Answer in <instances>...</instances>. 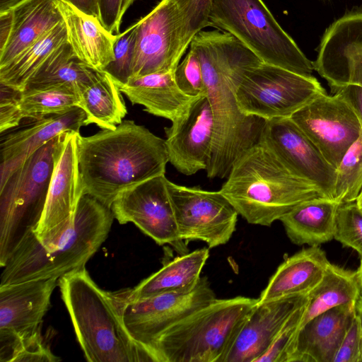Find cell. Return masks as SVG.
I'll return each instance as SVG.
<instances>
[{
    "instance_id": "277c9868",
    "label": "cell",
    "mask_w": 362,
    "mask_h": 362,
    "mask_svg": "<svg viewBox=\"0 0 362 362\" xmlns=\"http://www.w3.org/2000/svg\"><path fill=\"white\" fill-rule=\"evenodd\" d=\"M62 300L89 362H156L126 328L113 293L100 288L85 267L59 279Z\"/></svg>"
},
{
    "instance_id": "2e32d148",
    "label": "cell",
    "mask_w": 362,
    "mask_h": 362,
    "mask_svg": "<svg viewBox=\"0 0 362 362\" xmlns=\"http://www.w3.org/2000/svg\"><path fill=\"white\" fill-rule=\"evenodd\" d=\"M59 279L0 286V361L8 362L20 342L41 332Z\"/></svg>"
},
{
    "instance_id": "1f68e13d",
    "label": "cell",
    "mask_w": 362,
    "mask_h": 362,
    "mask_svg": "<svg viewBox=\"0 0 362 362\" xmlns=\"http://www.w3.org/2000/svg\"><path fill=\"white\" fill-rule=\"evenodd\" d=\"M79 107L86 113V124H94L105 129H113L122 122L127 113L119 88L105 71L98 76L79 96Z\"/></svg>"
},
{
    "instance_id": "836d02e7",
    "label": "cell",
    "mask_w": 362,
    "mask_h": 362,
    "mask_svg": "<svg viewBox=\"0 0 362 362\" xmlns=\"http://www.w3.org/2000/svg\"><path fill=\"white\" fill-rule=\"evenodd\" d=\"M362 190V129L337 168L333 199L339 204L356 202Z\"/></svg>"
},
{
    "instance_id": "7a4b0ae2",
    "label": "cell",
    "mask_w": 362,
    "mask_h": 362,
    "mask_svg": "<svg viewBox=\"0 0 362 362\" xmlns=\"http://www.w3.org/2000/svg\"><path fill=\"white\" fill-rule=\"evenodd\" d=\"M77 148L83 195L109 208L125 189L165 175L169 162L165 140L132 120L89 136L79 132Z\"/></svg>"
},
{
    "instance_id": "74e56055",
    "label": "cell",
    "mask_w": 362,
    "mask_h": 362,
    "mask_svg": "<svg viewBox=\"0 0 362 362\" xmlns=\"http://www.w3.org/2000/svg\"><path fill=\"white\" fill-rule=\"evenodd\" d=\"M174 76L179 88L187 95L192 98L206 95L201 62L193 48L189 47L184 59L174 71Z\"/></svg>"
},
{
    "instance_id": "4dcf8cb0",
    "label": "cell",
    "mask_w": 362,
    "mask_h": 362,
    "mask_svg": "<svg viewBox=\"0 0 362 362\" xmlns=\"http://www.w3.org/2000/svg\"><path fill=\"white\" fill-rule=\"evenodd\" d=\"M361 296L358 272L329 262L321 281L308 293L300 328L311 319L332 308L356 303Z\"/></svg>"
},
{
    "instance_id": "4316f807",
    "label": "cell",
    "mask_w": 362,
    "mask_h": 362,
    "mask_svg": "<svg viewBox=\"0 0 362 362\" xmlns=\"http://www.w3.org/2000/svg\"><path fill=\"white\" fill-rule=\"evenodd\" d=\"M10 11L11 30L0 47V67L62 21L56 0H24Z\"/></svg>"
},
{
    "instance_id": "f6af8a7d",
    "label": "cell",
    "mask_w": 362,
    "mask_h": 362,
    "mask_svg": "<svg viewBox=\"0 0 362 362\" xmlns=\"http://www.w3.org/2000/svg\"><path fill=\"white\" fill-rule=\"evenodd\" d=\"M24 0H0V6L5 10H10L16 7Z\"/></svg>"
},
{
    "instance_id": "9c48e42d",
    "label": "cell",
    "mask_w": 362,
    "mask_h": 362,
    "mask_svg": "<svg viewBox=\"0 0 362 362\" xmlns=\"http://www.w3.org/2000/svg\"><path fill=\"white\" fill-rule=\"evenodd\" d=\"M325 88L313 76L262 63L241 79L236 98L241 111L264 120L291 117Z\"/></svg>"
},
{
    "instance_id": "d4e9b609",
    "label": "cell",
    "mask_w": 362,
    "mask_h": 362,
    "mask_svg": "<svg viewBox=\"0 0 362 362\" xmlns=\"http://www.w3.org/2000/svg\"><path fill=\"white\" fill-rule=\"evenodd\" d=\"M329 262L320 246H310L286 258L271 276L257 305L308 294L321 281Z\"/></svg>"
},
{
    "instance_id": "d590c367",
    "label": "cell",
    "mask_w": 362,
    "mask_h": 362,
    "mask_svg": "<svg viewBox=\"0 0 362 362\" xmlns=\"http://www.w3.org/2000/svg\"><path fill=\"white\" fill-rule=\"evenodd\" d=\"M334 239L356 250L362 257V210L356 202L340 204Z\"/></svg>"
},
{
    "instance_id": "9a60e30c",
    "label": "cell",
    "mask_w": 362,
    "mask_h": 362,
    "mask_svg": "<svg viewBox=\"0 0 362 362\" xmlns=\"http://www.w3.org/2000/svg\"><path fill=\"white\" fill-rule=\"evenodd\" d=\"M290 117L336 169L361 132L356 115L338 94H320Z\"/></svg>"
},
{
    "instance_id": "4fadbf2b",
    "label": "cell",
    "mask_w": 362,
    "mask_h": 362,
    "mask_svg": "<svg viewBox=\"0 0 362 362\" xmlns=\"http://www.w3.org/2000/svg\"><path fill=\"white\" fill-rule=\"evenodd\" d=\"M178 234L185 244L201 240L212 248L226 244L235 230L238 213L219 191L189 187L168 180Z\"/></svg>"
},
{
    "instance_id": "e575fe53",
    "label": "cell",
    "mask_w": 362,
    "mask_h": 362,
    "mask_svg": "<svg viewBox=\"0 0 362 362\" xmlns=\"http://www.w3.org/2000/svg\"><path fill=\"white\" fill-rule=\"evenodd\" d=\"M306 303L289 317L268 350L257 362H291Z\"/></svg>"
},
{
    "instance_id": "7bdbcfd3",
    "label": "cell",
    "mask_w": 362,
    "mask_h": 362,
    "mask_svg": "<svg viewBox=\"0 0 362 362\" xmlns=\"http://www.w3.org/2000/svg\"><path fill=\"white\" fill-rule=\"evenodd\" d=\"M330 89L332 94L339 95L350 105L356 115L362 129V87L348 84Z\"/></svg>"
},
{
    "instance_id": "f35d334b",
    "label": "cell",
    "mask_w": 362,
    "mask_h": 362,
    "mask_svg": "<svg viewBox=\"0 0 362 362\" xmlns=\"http://www.w3.org/2000/svg\"><path fill=\"white\" fill-rule=\"evenodd\" d=\"M178 7L186 27L187 37H193L209 25V13L213 0H173Z\"/></svg>"
},
{
    "instance_id": "ac0fdd59",
    "label": "cell",
    "mask_w": 362,
    "mask_h": 362,
    "mask_svg": "<svg viewBox=\"0 0 362 362\" xmlns=\"http://www.w3.org/2000/svg\"><path fill=\"white\" fill-rule=\"evenodd\" d=\"M313 63L330 88L362 87V11L344 15L326 30Z\"/></svg>"
},
{
    "instance_id": "bcb514c9",
    "label": "cell",
    "mask_w": 362,
    "mask_h": 362,
    "mask_svg": "<svg viewBox=\"0 0 362 362\" xmlns=\"http://www.w3.org/2000/svg\"><path fill=\"white\" fill-rule=\"evenodd\" d=\"M135 0H123L122 16H124L127 9L132 5Z\"/></svg>"
},
{
    "instance_id": "44dd1931",
    "label": "cell",
    "mask_w": 362,
    "mask_h": 362,
    "mask_svg": "<svg viewBox=\"0 0 362 362\" xmlns=\"http://www.w3.org/2000/svg\"><path fill=\"white\" fill-rule=\"evenodd\" d=\"M86 115L79 107L49 115L6 134L1 141V177L6 175L38 148L67 132H79Z\"/></svg>"
},
{
    "instance_id": "8992f818",
    "label": "cell",
    "mask_w": 362,
    "mask_h": 362,
    "mask_svg": "<svg viewBox=\"0 0 362 362\" xmlns=\"http://www.w3.org/2000/svg\"><path fill=\"white\" fill-rule=\"evenodd\" d=\"M257 298L214 299L163 332L151 349L157 362H223Z\"/></svg>"
},
{
    "instance_id": "f1b7e54d",
    "label": "cell",
    "mask_w": 362,
    "mask_h": 362,
    "mask_svg": "<svg viewBox=\"0 0 362 362\" xmlns=\"http://www.w3.org/2000/svg\"><path fill=\"white\" fill-rule=\"evenodd\" d=\"M340 204L325 197L309 199L294 206L279 221L293 244L319 246L334 239Z\"/></svg>"
},
{
    "instance_id": "f546056e",
    "label": "cell",
    "mask_w": 362,
    "mask_h": 362,
    "mask_svg": "<svg viewBox=\"0 0 362 362\" xmlns=\"http://www.w3.org/2000/svg\"><path fill=\"white\" fill-rule=\"evenodd\" d=\"M66 43L63 21L6 65L0 67V84L23 91L54 52Z\"/></svg>"
},
{
    "instance_id": "d6a6232c",
    "label": "cell",
    "mask_w": 362,
    "mask_h": 362,
    "mask_svg": "<svg viewBox=\"0 0 362 362\" xmlns=\"http://www.w3.org/2000/svg\"><path fill=\"white\" fill-rule=\"evenodd\" d=\"M98 74V71L74 55L66 42L54 52L25 89L63 86L80 96L94 82Z\"/></svg>"
},
{
    "instance_id": "83f0119b",
    "label": "cell",
    "mask_w": 362,
    "mask_h": 362,
    "mask_svg": "<svg viewBox=\"0 0 362 362\" xmlns=\"http://www.w3.org/2000/svg\"><path fill=\"white\" fill-rule=\"evenodd\" d=\"M209 256L206 247L182 254L168 262L134 288L117 292L124 299L132 300L161 293L191 291L200 281Z\"/></svg>"
},
{
    "instance_id": "8d00e7d4",
    "label": "cell",
    "mask_w": 362,
    "mask_h": 362,
    "mask_svg": "<svg viewBox=\"0 0 362 362\" xmlns=\"http://www.w3.org/2000/svg\"><path fill=\"white\" fill-rule=\"evenodd\" d=\"M136 23L117 34L114 44V60L103 71L108 73L118 85L131 77L132 63L136 33Z\"/></svg>"
},
{
    "instance_id": "b9f144b4",
    "label": "cell",
    "mask_w": 362,
    "mask_h": 362,
    "mask_svg": "<svg viewBox=\"0 0 362 362\" xmlns=\"http://www.w3.org/2000/svg\"><path fill=\"white\" fill-rule=\"evenodd\" d=\"M123 0H100L99 19L111 33H119Z\"/></svg>"
},
{
    "instance_id": "ab89813d",
    "label": "cell",
    "mask_w": 362,
    "mask_h": 362,
    "mask_svg": "<svg viewBox=\"0 0 362 362\" xmlns=\"http://www.w3.org/2000/svg\"><path fill=\"white\" fill-rule=\"evenodd\" d=\"M61 361L54 355L43 339L41 332L20 342L9 362H57Z\"/></svg>"
},
{
    "instance_id": "681fc988",
    "label": "cell",
    "mask_w": 362,
    "mask_h": 362,
    "mask_svg": "<svg viewBox=\"0 0 362 362\" xmlns=\"http://www.w3.org/2000/svg\"><path fill=\"white\" fill-rule=\"evenodd\" d=\"M356 202L358 204V206H359V208L362 210V190H361L359 196L358 197Z\"/></svg>"
},
{
    "instance_id": "8fae6325",
    "label": "cell",
    "mask_w": 362,
    "mask_h": 362,
    "mask_svg": "<svg viewBox=\"0 0 362 362\" xmlns=\"http://www.w3.org/2000/svg\"><path fill=\"white\" fill-rule=\"evenodd\" d=\"M78 133L62 134L56 146L45 209L34 231L47 251H50L72 226L78 203L83 195L78 160Z\"/></svg>"
},
{
    "instance_id": "ba28073f",
    "label": "cell",
    "mask_w": 362,
    "mask_h": 362,
    "mask_svg": "<svg viewBox=\"0 0 362 362\" xmlns=\"http://www.w3.org/2000/svg\"><path fill=\"white\" fill-rule=\"evenodd\" d=\"M209 25L234 36L263 63L307 76L315 70L262 0H213Z\"/></svg>"
},
{
    "instance_id": "6da1fadb",
    "label": "cell",
    "mask_w": 362,
    "mask_h": 362,
    "mask_svg": "<svg viewBox=\"0 0 362 362\" xmlns=\"http://www.w3.org/2000/svg\"><path fill=\"white\" fill-rule=\"evenodd\" d=\"M189 47L199 56L214 121L206 175L225 178L235 161L259 141L265 120L243 113L236 91L243 76L262 62L234 36L218 29L200 30Z\"/></svg>"
},
{
    "instance_id": "cb8c5ba5",
    "label": "cell",
    "mask_w": 362,
    "mask_h": 362,
    "mask_svg": "<svg viewBox=\"0 0 362 362\" xmlns=\"http://www.w3.org/2000/svg\"><path fill=\"white\" fill-rule=\"evenodd\" d=\"M356 305L335 307L303 325L298 332L291 362H333L356 313Z\"/></svg>"
},
{
    "instance_id": "7402d4cb",
    "label": "cell",
    "mask_w": 362,
    "mask_h": 362,
    "mask_svg": "<svg viewBox=\"0 0 362 362\" xmlns=\"http://www.w3.org/2000/svg\"><path fill=\"white\" fill-rule=\"evenodd\" d=\"M64 23L66 42L74 55L98 71H103L114 60L115 34L100 19L87 13L66 0H56Z\"/></svg>"
},
{
    "instance_id": "7c38bea8",
    "label": "cell",
    "mask_w": 362,
    "mask_h": 362,
    "mask_svg": "<svg viewBox=\"0 0 362 362\" xmlns=\"http://www.w3.org/2000/svg\"><path fill=\"white\" fill-rule=\"evenodd\" d=\"M136 25L131 77L174 71L190 45L175 1L161 0Z\"/></svg>"
},
{
    "instance_id": "603a6c76",
    "label": "cell",
    "mask_w": 362,
    "mask_h": 362,
    "mask_svg": "<svg viewBox=\"0 0 362 362\" xmlns=\"http://www.w3.org/2000/svg\"><path fill=\"white\" fill-rule=\"evenodd\" d=\"M79 96L71 88L50 86L15 90L1 84L0 132L17 127L25 118L34 119L79 107Z\"/></svg>"
},
{
    "instance_id": "5bb4252c",
    "label": "cell",
    "mask_w": 362,
    "mask_h": 362,
    "mask_svg": "<svg viewBox=\"0 0 362 362\" xmlns=\"http://www.w3.org/2000/svg\"><path fill=\"white\" fill-rule=\"evenodd\" d=\"M165 175L131 186L110 207L121 224L132 223L160 245L169 244L181 255L187 252L179 237L175 214Z\"/></svg>"
},
{
    "instance_id": "30bf717a",
    "label": "cell",
    "mask_w": 362,
    "mask_h": 362,
    "mask_svg": "<svg viewBox=\"0 0 362 362\" xmlns=\"http://www.w3.org/2000/svg\"><path fill=\"white\" fill-rule=\"evenodd\" d=\"M113 295L131 336L152 353L151 346L163 332L216 298L206 276L188 291L165 293L132 300L124 299L118 292Z\"/></svg>"
},
{
    "instance_id": "e0dca14e",
    "label": "cell",
    "mask_w": 362,
    "mask_h": 362,
    "mask_svg": "<svg viewBox=\"0 0 362 362\" xmlns=\"http://www.w3.org/2000/svg\"><path fill=\"white\" fill-rule=\"evenodd\" d=\"M259 141L293 173L317 187L324 197L333 199L337 169L290 117L266 119Z\"/></svg>"
},
{
    "instance_id": "d6986e66",
    "label": "cell",
    "mask_w": 362,
    "mask_h": 362,
    "mask_svg": "<svg viewBox=\"0 0 362 362\" xmlns=\"http://www.w3.org/2000/svg\"><path fill=\"white\" fill-rule=\"evenodd\" d=\"M165 132L169 162L177 171L192 175L206 170L214 135L213 112L206 95L197 98Z\"/></svg>"
},
{
    "instance_id": "ffe728a7",
    "label": "cell",
    "mask_w": 362,
    "mask_h": 362,
    "mask_svg": "<svg viewBox=\"0 0 362 362\" xmlns=\"http://www.w3.org/2000/svg\"><path fill=\"white\" fill-rule=\"evenodd\" d=\"M308 294L257 305L242 325L223 362H257L268 350L276 334Z\"/></svg>"
},
{
    "instance_id": "ee69618b",
    "label": "cell",
    "mask_w": 362,
    "mask_h": 362,
    "mask_svg": "<svg viewBox=\"0 0 362 362\" xmlns=\"http://www.w3.org/2000/svg\"><path fill=\"white\" fill-rule=\"evenodd\" d=\"M76 6L81 11L100 17V0H66Z\"/></svg>"
},
{
    "instance_id": "60d3db41",
    "label": "cell",
    "mask_w": 362,
    "mask_h": 362,
    "mask_svg": "<svg viewBox=\"0 0 362 362\" xmlns=\"http://www.w3.org/2000/svg\"><path fill=\"white\" fill-rule=\"evenodd\" d=\"M333 362H362V323L356 310Z\"/></svg>"
},
{
    "instance_id": "3957f363",
    "label": "cell",
    "mask_w": 362,
    "mask_h": 362,
    "mask_svg": "<svg viewBox=\"0 0 362 362\" xmlns=\"http://www.w3.org/2000/svg\"><path fill=\"white\" fill-rule=\"evenodd\" d=\"M220 192L249 223L264 226L303 202L324 197L261 141L235 161Z\"/></svg>"
},
{
    "instance_id": "c3c4849f",
    "label": "cell",
    "mask_w": 362,
    "mask_h": 362,
    "mask_svg": "<svg viewBox=\"0 0 362 362\" xmlns=\"http://www.w3.org/2000/svg\"><path fill=\"white\" fill-rule=\"evenodd\" d=\"M357 272L358 274V279H359V281H360L361 296H362V257H361L360 264H359Z\"/></svg>"
},
{
    "instance_id": "52a82bcc",
    "label": "cell",
    "mask_w": 362,
    "mask_h": 362,
    "mask_svg": "<svg viewBox=\"0 0 362 362\" xmlns=\"http://www.w3.org/2000/svg\"><path fill=\"white\" fill-rule=\"evenodd\" d=\"M60 135L33 153L13 171L1 177V267L25 237L38 226L47 200Z\"/></svg>"
},
{
    "instance_id": "484cf974",
    "label": "cell",
    "mask_w": 362,
    "mask_h": 362,
    "mask_svg": "<svg viewBox=\"0 0 362 362\" xmlns=\"http://www.w3.org/2000/svg\"><path fill=\"white\" fill-rule=\"evenodd\" d=\"M118 86L132 104L141 105L147 112L171 122L182 116L197 98L187 95L179 88L174 71L130 77Z\"/></svg>"
},
{
    "instance_id": "7dc6e473",
    "label": "cell",
    "mask_w": 362,
    "mask_h": 362,
    "mask_svg": "<svg viewBox=\"0 0 362 362\" xmlns=\"http://www.w3.org/2000/svg\"><path fill=\"white\" fill-rule=\"evenodd\" d=\"M356 310L359 315L362 323V296L359 298L356 305Z\"/></svg>"
},
{
    "instance_id": "5b68a950",
    "label": "cell",
    "mask_w": 362,
    "mask_h": 362,
    "mask_svg": "<svg viewBox=\"0 0 362 362\" xmlns=\"http://www.w3.org/2000/svg\"><path fill=\"white\" fill-rule=\"evenodd\" d=\"M115 217L110 208L84 194L72 226L50 251L33 232L27 235L1 267L0 286L57 278L85 267L107 239Z\"/></svg>"
}]
</instances>
